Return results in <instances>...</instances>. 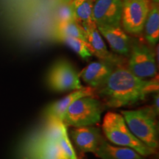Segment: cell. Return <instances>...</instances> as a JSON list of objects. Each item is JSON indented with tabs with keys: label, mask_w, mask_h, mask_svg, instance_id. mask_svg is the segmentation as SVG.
<instances>
[{
	"label": "cell",
	"mask_w": 159,
	"mask_h": 159,
	"mask_svg": "<svg viewBox=\"0 0 159 159\" xmlns=\"http://www.w3.org/2000/svg\"><path fill=\"white\" fill-rule=\"evenodd\" d=\"M97 94L105 107L118 108L130 106L144 100L150 94L158 92V78L144 80L135 76L126 67L116 66Z\"/></svg>",
	"instance_id": "6da1fadb"
},
{
	"label": "cell",
	"mask_w": 159,
	"mask_h": 159,
	"mask_svg": "<svg viewBox=\"0 0 159 159\" xmlns=\"http://www.w3.org/2000/svg\"><path fill=\"white\" fill-rule=\"evenodd\" d=\"M56 19L57 23L76 21L75 14L71 7L70 3H61L58 6L56 11Z\"/></svg>",
	"instance_id": "44dd1931"
},
{
	"label": "cell",
	"mask_w": 159,
	"mask_h": 159,
	"mask_svg": "<svg viewBox=\"0 0 159 159\" xmlns=\"http://www.w3.org/2000/svg\"><path fill=\"white\" fill-rule=\"evenodd\" d=\"M79 73L69 61L61 59L49 68L46 82L49 89L55 92H66L83 88Z\"/></svg>",
	"instance_id": "8992f818"
},
{
	"label": "cell",
	"mask_w": 159,
	"mask_h": 159,
	"mask_svg": "<svg viewBox=\"0 0 159 159\" xmlns=\"http://www.w3.org/2000/svg\"><path fill=\"white\" fill-rule=\"evenodd\" d=\"M128 69L135 76L148 80L158 75L153 50L139 41L131 42Z\"/></svg>",
	"instance_id": "52a82bcc"
},
{
	"label": "cell",
	"mask_w": 159,
	"mask_h": 159,
	"mask_svg": "<svg viewBox=\"0 0 159 159\" xmlns=\"http://www.w3.org/2000/svg\"><path fill=\"white\" fill-rule=\"evenodd\" d=\"M152 1H153V2H154V3L158 4V2H159V0H152Z\"/></svg>",
	"instance_id": "cb8c5ba5"
},
{
	"label": "cell",
	"mask_w": 159,
	"mask_h": 159,
	"mask_svg": "<svg viewBox=\"0 0 159 159\" xmlns=\"http://www.w3.org/2000/svg\"><path fill=\"white\" fill-rule=\"evenodd\" d=\"M66 127L58 121H45L22 141L17 150L18 159H66L59 145Z\"/></svg>",
	"instance_id": "7a4b0ae2"
},
{
	"label": "cell",
	"mask_w": 159,
	"mask_h": 159,
	"mask_svg": "<svg viewBox=\"0 0 159 159\" xmlns=\"http://www.w3.org/2000/svg\"><path fill=\"white\" fill-rule=\"evenodd\" d=\"M102 131L113 144L130 148L144 157L156 153V150L149 148L132 134L122 114L111 111L107 113L103 119Z\"/></svg>",
	"instance_id": "3957f363"
},
{
	"label": "cell",
	"mask_w": 159,
	"mask_h": 159,
	"mask_svg": "<svg viewBox=\"0 0 159 159\" xmlns=\"http://www.w3.org/2000/svg\"><path fill=\"white\" fill-rule=\"evenodd\" d=\"M104 110L103 103L94 97H82L67 108L63 123L74 128L94 125L100 122Z\"/></svg>",
	"instance_id": "5b68a950"
},
{
	"label": "cell",
	"mask_w": 159,
	"mask_h": 159,
	"mask_svg": "<svg viewBox=\"0 0 159 159\" xmlns=\"http://www.w3.org/2000/svg\"><path fill=\"white\" fill-rule=\"evenodd\" d=\"M81 26L84 30L85 42L91 55H95L99 60L109 61L116 66H119V61L108 50L94 21L82 24Z\"/></svg>",
	"instance_id": "8fae6325"
},
{
	"label": "cell",
	"mask_w": 159,
	"mask_h": 159,
	"mask_svg": "<svg viewBox=\"0 0 159 159\" xmlns=\"http://www.w3.org/2000/svg\"><path fill=\"white\" fill-rule=\"evenodd\" d=\"M70 136L76 148L81 152H93L103 140L100 129L90 125L75 128L70 131Z\"/></svg>",
	"instance_id": "7c38bea8"
},
{
	"label": "cell",
	"mask_w": 159,
	"mask_h": 159,
	"mask_svg": "<svg viewBox=\"0 0 159 159\" xmlns=\"http://www.w3.org/2000/svg\"><path fill=\"white\" fill-rule=\"evenodd\" d=\"M145 21L144 29L147 41L151 46H156L159 40L158 4L152 3Z\"/></svg>",
	"instance_id": "2e32d148"
},
{
	"label": "cell",
	"mask_w": 159,
	"mask_h": 159,
	"mask_svg": "<svg viewBox=\"0 0 159 159\" xmlns=\"http://www.w3.org/2000/svg\"><path fill=\"white\" fill-rule=\"evenodd\" d=\"M71 2V0H61V2H62V3H65V4L70 3Z\"/></svg>",
	"instance_id": "603a6c76"
},
{
	"label": "cell",
	"mask_w": 159,
	"mask_h": 159,
	"mask_svg": "<svg viewBox=\"0 0 159 159\" xmlns=\"http://www.w3.org/2000/svg\"><path fill=\"white\" fill-rule=\"evenodd\" d=\"M71 9L78 23H89L93 21V0H71Z\"/></svg>",
	"instance_id": "e0dca14e"
},
{
	"label": "cell",
	"mask_w": 159,
	"mask_h": 159,
	"mask_svg": "<svg viewBox=\"0 0 159 159\" xmlns=\"http://www.w3.org/2000/svg\"><path fill=\"white\" fill-rule=\"evenodd\" d=\"M97 29L105 39L111 48L117 54L128 56L130 51L131 40L120 27L97 25Z\"/></svg>",
	"instance_id": "5bb4252c"
},
{
	"label": "cell",
	"mask_w": 159,
	"mask_h": 159,
	"mask_svg": "<svg viewBox=\"0 0 159 159\" xmlns=\"http://www.w3.org/2000/svg\"><path fill=\"white\" fill-rule=\"evenodd\" d=\"M58 40L68 46L69 48L72 49L75 53H77L81 58L86 60L92 56L91 52L89 51L87 47L86 43L83 40L75 37H61L58 39Z\"/></svg>",
	"instance_id": "d6986e66"
},
{
	"label": "cell",
	"mask_w": 159,
	"mask_h": 159,
	"mask_svg": "<svg viewBox=\"0 0 159 159\" xmlns=\"http://www.w3.org/2000/svg\"><path fill=\"white\" fill-rule=\"evenodd\" d=\"M122 0H96L93 6V21L96 25L120 27Z\"/></svg>",
	"instance_id": "30bf717a"
},
{
	"label": "cell",
	"mask_w": 159,
	"mask_h": 159,
	"mask_svg": "<svg viewBox=\"0 0 159 159\" xmlns=\"http://www.w3.org/2000/svg\"><path fill=\"white\" fill-rule=\"evenodd\" d=\"M59 145L61 152L66 159H77L76 154L68 136L66 127L64 128L63 135L59 140Z\"/></svg>",
	"instance_id": "ffe728a7"
},
{
	"label": "cell",
	"mask_w": 159,
	"mask_h": 159,
	"mask_svg": "<svg viewBox=\"0 0 159 159\" xmlns=\"http://www.w3.org/2000/svg\"><path fill=\"white\" fill-rule=\"evenodd\" d=\"M121 114L132 134L149 148H158V127L152 107L122 111Z\"/></svg>",
	"instance_id": "277c9868"
},
{
	"label": "cell",
	"mask_w": 159,
	"mask_h": 159,
	"mask_svg": "<svg viewBox=\"0 0 159 159\" xmlns=\"http://www.w3.org/2000/svg\"><path fill=\"white\" fill-rule=\"evenodd\" d=\"M116 66L114 63L102 60L91 62L79 73V77L89 86L97 89L104 85Z\"/></svg>",
	"instance_id": "4fadbf2b"
},
{
	"label": "cell",
	"mask_w": 159,
	"mask_h": 159,
	"mask_svg": "<svg viewBox=\"0 0 159 159\" xmlns=\"http://www.w3.org/2000/svg\"><path fill=\"white\" fill-rule=\"evenodd\" d=\"M150 5V0H122L121 22L125 31L134 35L142 33Z\"/></svg>",
	"instance_id": "ba28073f"
},
{
	"label": "cell",
	"mask_w": 159,
	"mask_h": 159,
	"mask_svg": "<svg viewBox=\"0 0 159 159\" xmlns=\"http://www.w3.org/2000/svg\"><path fill=\"white\" fill-rule=\"evenodd\" d=\"M55 35L57 39L61 37H75L85 41L84 30L77 21L57 23Z\"/></svg>",
	"instance_id": "ac0fdd59"
},
{
	"label": "cell",
	"mask_w": 159,
	"mask_h": 159,
	"mask_svg": "<svg viewBox=\"0 0 159 159\" xmlns=\"http://www.w3.org/2000/svg\"><path fill=\"white\" fill-rule=\"evenodd\" d=\"M94 154L101 159H145L144 156L127 147H116L103 139Z\"/></svg>",
	"instance_id": "9a60e30c"
},
{
	"label": "cell",
	"mask_w": 159,
	"mask_h": 159,
	"mask_svg": "<svg viewBox=\"0 0 159 159\" xmlns=\"http://www.w3.org/2000/svg\"><path fill=\"white\" fill-rule=\"evenodd\" d=\"M159 95L158 92L154 93L153 96V105H152V108L155 111V112L156 113L157 115H158V111H159V108H158V102H159Z\"/></svg>",
	"instance_id": "7402d4cb"
},
{
	"label": "cell",
	"mask_w": 159,
	"mask_h": 159,
	"mask_svg": "<svg viewBox=\"0 0 159 159\" xmlns=\"http://www.w3.org/2000/svg\"><path fill=\"white\" fill-rule=\"evenodd\" d=\"M96 89L90 86L83 87L78 90H75L63 98L55 101L47 105L43 111V116L45 121H58L63 122L65 113L71 103L84 97H95Z\"/></svg>",
	"instance_id": "9c48e42d"
}]
</instances>
